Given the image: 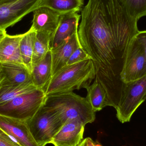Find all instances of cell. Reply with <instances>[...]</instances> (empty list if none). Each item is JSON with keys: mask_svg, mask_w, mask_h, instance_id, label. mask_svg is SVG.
I'll return each mask as SVG.
<instances>
[{"mask_svg": "<svg viewBox=\"0 0 146 146\" xmlns=\"http://www.w3.org/2000/svg\"><path fill=\"white\" fill-rule=\"evenodd\" d=\"M129 14L139 21L146 16V0H118Z\"/></svg>", "mask_w": 146, "mask_h": 146, "instance_id": "cell-22", "label": "cell"}, {"mask_svg": "<svg viewBox=\"0 0 146 146\" xmlns=\"http://www.w3.org/2000/svg\"><path fill=\"white\" fill-rule=\"evenodd\" d=\"M80 46L78 33H76L59 47L50 50L52 76L67 65L72 54Z\"/></svg>", "mask_w": 146, "mask_h": 146, "instance_id": "cell-14", "label": "cell"}, {"mask_svg": "<svg viewBox=\"0 0 146 146\" xmlns=\"http://www.w3.org/2000/svg\"><path fill=\"white\" fill-rule=\"evenodd\" d=\"M0 128L21 146H40L26 122L0 115Z\"/></svg>", "mask_w": 146, "mask_h": 146, "instance_id": "cell-10", "label": "cell"}, {"mask_svg": "<svg viewBox=\"0 0 146 146\" xmlns=\"http://www.w3.org/2000/svg\"><path fill=\"white\" fill-rule=\"evenodd\" d=\"M0 146H21L0 128Z\"/></svg>", "mask_w": 146, "mask_h": 146, "instance_id": "cell-24", "label": "cell"}, {"mask_svg": "<svg viewBox=\"0 0 146 146\" xmlns=\"http://www.w3.org/2000/svg\"><path fill=\"white\" fill-rule=\"evenodd\" d=\"M31 82V71L23 63H2L0 86L21 84Z\"/></svg>", "mask_w": 146, "mask_h": 146, "instance_id": "cell-12", "label": "cell"}, {"mask_svg": "<svg viewBox=\"0 0 146 146\" xmlns=\"http://www.w3.org/2000/svg\"><path fill=\"white\" fill-rule=\"evenodd\" d=\"M7 33V32H6V31H5L1 33H0V41L1 40L2 38L4 36H5V34Z\"/></svg>", "mask_w": 146, "mask_h": 146, "instance_id": "cell-28", "label": "cell"}, {"mask_svg": "<svg viewBox=\"0 0 146 146\" xmlns=\"http://www.w3.org/2000/svg\"><path fill=\"white\" fill-rule=\"evenodd\" d=\"M80 17L76 12L62 15L58 27L50 40V50L59 47L75 33H78Z\"/></svg>", "mask_w": 146, "mask_h": 146, "instance_id": "cell-11", "label": "cell"}, {"mask_svg": "<svg viewBox=\"0 0 146 146\" xmlns=\"http://www.w3.org/2000/svg\"><path fill=\"white\" fill-rule=\"evenodd\" d=\"M145 64L144 50L135 36L129 45L121 74L122 81L126 84L145 76Z\"/></svg>", "mask_w": 146, "mask_h": 146, "instance_id": "cell-7", "label": "cell"}, {"mask_svg": "<svg viewBox=\"0 0 146 146\" xmlns=\"http://www.w3.org/2000/svg\"><path fill=\"white\" fill-rule=\"evenodd\" d=\"M52 37V34L49 33L36 32L33 55L32 66L42 60L50 50V43Z\"/></svg>", "mask_w": 146, "mask_h": 146, "instance_id": "cell-20", "label": "cell"}, {"mask_svg": "<svg viewBox=\"0 0 146 146\" xmlns=\"http://www.w3.org/2000/svg\"><path fill=\"white\" fill-rule=\"evenodd\" d=\"M86 124L79 119L66 121L50 141L54 146H77L83 140Z\"/></svg>", "mask_w": 146, "mask_h": 146, "instance_id": "cell-9", "label": "cell"}, {"mask_svg": "<svg viewBox=\"0 0 146 146\" xmlns=\"http://www.w3.org/2000/svg\"><path fill=\"white\" fill-rule=\"evenodd\" d=\"M36 32L32 28L24 33L21 40L20 48L22 63L30 71L32 68V57Z\"/></svg>", "mask_w": 146, "mask_h": 146, "instance_id": "cell-19", "label": "cell"}, {"mask_svg": "<svg viewBox=\"0 0 146 146\" xmlns=\"http://www.w3.org/2000/svg\"><path fill=\"white\" fill-rule=\"evenodd\" d=\"M24 34L11 36L6 33L0 41V62L22 63L21 54V40Z\"/></svg>", "mask_w": 146, "mask_h": 146, "instance_id": "cell-15", "label": "cell"}, {"mask_svg": "<svg viewBox=\"0 0 146 146\" xmlns=\"http://www.w3.org/2000/svg\"><path fill=\"white\" fill-rule=\"evenodd\" d=\"M77 146H103L98 141L93 140L90 137H87L82 140Z\"/></svg>", "mask_w": 146, "mask_h": 146, "instance_id": "cell-26", "label": "cell"}, {"mask_svg": "<svg viewBox=\"0 0 146 146\" xmlns=\"http://www.w3.org/2000/svg\"><path fill=\"white\" fill-rule=\"evenodd\" d=\"M81 17L79 42L93 62L96 75L120 77L129 45L139 31L138 21L118 0H88Z\"/></svg>", "mask_w": 146, "mask_h": 146, "instance_id": "cell-1", "label": "cell"}, {"mask_svg": "<svg viewBox=\"0 0 146 146\" xmlns=\"http://www.w3.org/2000/svg\"><path fill=\"white\" fill-rule=\"evenodd\" d=\"M86 89L87 91V99L94 112L109 106L106 91L97 79H95L94 83Z\"/></svg>", "mask_w": 146, "mask_h": 146, "instance_id": "cell-17", "label": "cell"}, {"mask_svg": "<svg viewBox=\"0 0 146 146\" xmlns=\"http://www.w3.org/2000/svg\"><path fill=\"white\" fill-rule=\"evenodd\" d=\"M83 4L84 0H41L38 8H48L62 15L78 13L81 10Z\"/></svg>", "mask_w": 146, "mask_h": 146, "instance_id": "cell-18", "label": "cell"}, {"mask_svg": "<svg viewBox=\"0 0 146 146\" xmlns=\"http://www.w3.org/2000/svg\"><path fill=\"white\" fill-rule=\"evenodd\" d=\"M31 73L34 86L43 90L52 77L51 50L42 60L33 66Z\"/></svg>", "mask_w": 146, "mask_h": 146, "instance_id": "cell-16", "label": "cell"}, {"mask_svg": "<svg viewBox=\"0 0 146 146\" xmlns=\"http://www.w3.org/2000/svg\"><path fill=\"white\" fill-rule=\"evenodd\" d=\"M62 15L50 9L41 7L33 12L31 27L36 32H44L52 34L58 27Z\"/></svg>", "mask_w": 146, "mask_h": 146, "instance_id": "cell-13", "label": "cell"}, {"mask_svg": "<svg viewBox=\"0 0 146 146\" xmlns=\"http://www.w3.org/2000/svg\"><path fill=\"white\" fill-rule=\"evenodd\" d=\"M41 0H17L0 5V30H6L38 8Z\"/></svg>", "mask_w": 146, "mask_h": 146, "instance_id": "cell-8", "label": "cell"}, {"mask_svg": "<svg viewBox=\"0 0 146 146\" xmlns=\"http://www.w3.org/2000/svg\"><path fill=\"white\" fill-rule=\"evenodd\" d=\"M16 1L17 0H0V5L10 3Z\"/></svg>", "mask_w": 146, "mask_h": 146, "instance_id": "cell-27", "label": "cell"}, {"mask_svg": "<svg viewBox=\"0 0 146 146\" xmlns=\"http://www.w3.org/2000/svg\"><path fill=\"white\" fill-rule=\"evenodd\" d=\"M2 63L0 62V71H1V68Z\"/></svg>", "mask_w": 146, "mask_h": 146, "instance_id": "cell-30", "label": "cell"}, {"mask_svg": "<svg viewBox=\"0 0 146 146\" xmlns=\"http://www.w3.org/2000/svg\"><path fill=\"white\" fill-rule=\"evenodd\" d=\"M46 96L43 90L35 88L0 105V115L26 122L43 105Z\"/></svg>", "mask_w": 146, "mask_h": 146, "instance_id": "cell-4", "label": "cell"}, {"mask_svg": "<svg viewBox=\"0 0 146 146\" xmlns=\"http://www.w3.org/2000/svg\"><path fill=\"white\" fill-rule=\"evenodd\" d=\"M146 100V75L126 83L117 106L116 116L122 123L128 122L139 106Z\"/></svg>", "mask_w": 146, "mask_h": 146, "instance_id": "cell-6", "label": "cell"}, {"mask_svg": "<svg viewBox=\"0 0 146 146\" xmlns=\"http://www.w3.org/2000/svg\"><path fill=\"white\" fill-rule=\"evenodd\" d=\"M26 123L33 138L40 146L50 144L63 125L57 113L44 105Z\"/></svg>", "mask_w": 146, "mask_h": 146, "instance_id": "cell-5", "label": "cell"}, {"mask_svg": "<svg viewBox=\"0 0 146 146\" xmlns=\"http://www.w3.org/2000/svg\"><path fill=\"white\" fill-rule=\"evenodd\" d=\"M5 31H6V30H3H3H0V33L3 32Z\"/></svg>", "mask_w": 146, "mask_h": 146, "instance_id": "cell-29", "label": "cell"}, {"mask_svg": "<svg viewBox=\"0 0 146 146\" xmlns=\"http://www.w3.org/2000/svg\"><path fill=\"white\" fill-rule=\"evenodd\" d=\"M95 78L93 62L87 59L62 68L52 76L43 91L47 96L86 88Z\"/></svg>", "mask_w": 146, "mask_h": 146, "instance_id": "cell-2", "label": "cell"}, {"mask_svg": "<svg viewBox=\"0 0 146 146\" xmlns=\"http://www.w3.org/2000/svg\"><path fill=\"white\" fill-rule=\"evenodd\" d=\"M44 106L55 111L63 124L73 119H80L86 125L95 120V112L87 98L73 92L47 96Z\"/></svg>", "mask_w": 146, "mask_h": 146, "instance_id": "cell-3", "label": "cell"}, {"mask_svg": "<svg viewBox=\"0 0 146 146\" xmlns=\"http://www.w3.org/2000/svg\"><path fill=\"white\" fill-rule=\"evenodd\" d=\"M135 37L141 44L144 50L145 60L144 74H145V76L146 75V31H139L137 34L135 35Z\"/></svg>", "mask_w": 146, "mask_h": 146, "instance_id": "cell-25", "label": "cell"}, {"mask_svg": "<svg viewBox=\"0 0 146 146\" xmlns=\"http://www.w3.org/2000/svg\"><path fill=\"white\" fill-rule=\"evenodd\" d=\"M89 59H91L90 56L83 49L81 46H80L73 52L68 60L67 65L74 64L81 61Z\"/></svg>", "mask_w": 146, "mask_h": 146, "instance_id": "cell-23", "label": "cell"}, {"mask_svg": "<svg viewBox=\"0 0 146 146\" xmlns=\"http://www.w3.org/2000/svg\"><path fill=\"white\" fill-rule=\"evenodd\" d=\"M35 88H37L32 82L17 85L0 86V105Z\"/></svg>", "mask_w": 146, "mask_h": 146, "instance_id": "cell-21", "label": "cell"}]
</instances>
